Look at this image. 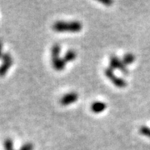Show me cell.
<instances>
[{
    "mask_svg": "<svg viewBox=\"0 0 150 150\" xmlns=\"http://www.w3.org/2000/svg\"><path fill=\"white\" fill-rule=\"evenodd\" d=\"M19 150H33V145L31 143H27L22 146Z\"/></svg>",
    "mask_w": 150,
    "mask_h": 150,
    "instance_id": "cell-12",
    "label": "cell"
},
{
    "mask_svg": "<svg viewBox=\"0 0 150 150\" xmlns=\"http://www.w3.org/2000/svg\"><path fill=\"white\" fill-rule=\"evenodd\" d=\"M106 108H107L106 103L103 102H95L92 103L91 110L95 113H98V112L104 111L106 109Z\"/></svg>",
    "mask_w": 150,
    "mask_h": 150,
    "instance_id": "cell-7",
    "label": "cell"
},
{
    "mask_svg": "<svg viewBox=\"0 0 150 150\" xmlns=\"http://www.w3.org/2000/svg\"><path fill=\"white\" fill-rule=\"evenodd\" d=\"M140 133L143 134V135H144V136H147V137H149L150 138V129L149 127H146V126H143V127H141L139 129Z\"/></svg>",
    "mask_w": 150,
    "mask_h": 150,
    "instance_id": "cell-11",
    "label": "cell"
},
{
    "mask_svg": "<svg viewBox=\"0 0 150 150\" xmlns=\"http://www.w3.org/2000/svg\"><path fill=\"white\" fill-rule=\"evenodd\" d=\"M104 74L106 75V77L108 78L110 81L112 82V83L116 87L118 88H125L127 86V83L126 81L123 80V79L121 78H118L116 75L114 74V72H113V69L112 68H107L106 69L104 70Z\"/></svg>",
    "mask_w": 150,
    "mask_h": 150,
    "instance_id": "cell-3",
    "label": "cell"
},
{
    "mask_svg": "<svg viewBox=\"0 0 150 150\" xmlns=\"http://www.w3.org/2000/svg\"><path fill=\"white\" fill-rule=\"evenodd\" d=\"M83 28V24L79 21L64 22L58 21L54 23L53 29L56 32H79Z\"/></svg>",
    "mask_w": 150,
    "mask_h": 150,
    "instance_id": "cell-1",
    "label": "cell"
},
{
    "mask_svg": "<svg viewBox=\"0 0 150 150\" xmlns=\"http://www.w3.org/2000/svg\"><path fill=\"white\" fill-rule=\"evenodd\" d=\"M76 57H77V54H76V52H75L74 50H69L65 54L64 57L63 59H64V60L65 62H66V64H67L69 62L74 61L76 59Z\"/></svg>",
    "mask_w": 150,
    "mask_h": 150,
    "instance_id": "cell-8",
    "label": "cell"
},
{
    "mask_svg": "<svg viewBox=\"0 0 150 150\" xmlns=\"http://www.w3.org/2000/svg\"><path fill=\"white\" fill-rule=\"evenodd\" d=\"M99 2H100V3H102L103 4H104V5H107V6L111 5V4H112V0H99Z\"/></svg>",
    "mask_w": 150,
    "mask_h": 150,
    "instance_id": "cell-13",
    "label": "cell"
},
{
    "mask_svg": "<svg viewBox=\"0 0 150 150\" xmlns=\"http://www.w3.org/2000/svg\"><path fill=\"white\" fill-rule=\"evenodd\" d=\"M4 146V149L5 150H14L13 149V142L9 138L6 139Z\"/></svg>",
    "mask_w": 150,
    "mask_h": 150,
    "instance_id": "cell-10",
    "label": "cell"
},
{
    "mask_svg": "<svg viewBox=\"0 0 150 150\" xmlns=\"http://www.w3.org/2000/svg\"><path fill=\"white\" fill-rule=\"evenodd\" d=\"M61 52V47L59 44H54L51 49V54H52V64L55 70L57 71H62L64 69L66 62L64 59H61L59 57V54Z\"/></svg>",
    "mask_w": 150,
    "mask_h": 150,
    "instance_id": "cell-2",
    "label": "cell"
},
{
    "mask_svg": "<svg viewBox=\"0 0 150 150\" xmlns=\"http://www.w3.org/2000/svg\"><path fill=\"white\" fill-rule=\"evenodd\" d=\"M110 68H112V69H118L124 74H129V70L126 65L123 64L122 60H120L115 55H112L110 58Z\"/></svg>",
    "mask_w": 150,
    "mask_h": 150,
    "instance_id": "cell-5",
    "label": "cell"
},
{
    "mask_svg": "<svg viewBox=\"0 0 150 150\" xmlns=\"http://www.w3.org/2000/svg\"><path fill=\"white\" fill-rule=\"evenodd\" d=\"M2 50H3V43H2V42L0 41V58H2V56H3Z\"/></svg>",
    "mask_w": 150,
    "mask_h": 150,
    "instance_id": "cell-14",
    "label": "cell"
},
{
    "mask_svg": "<svg viewBox=\"0 0 150 150\" xmlns=\"http://www.w3.org/2000/svg\"><path fill=\"white\" fill-rule=\"evenodd\" d=\"M79 98V95L77 93L75 92H72V93H66L65 95L62 97L60 98V103L63 105V106H67V105H69L73 103H75Z\"/></svg>",
    "mask_w": 150,
    "mask_h": 150,
    "instance_id": "cell-6",
    "label": "cell"
},
{
    "mask_svg": "<svg viewBox=\"0 0 150 150\" xmlns=\"http://www.w3.org/2000/svg\"><path fill=\"white\" fill-rule=\"evenodd\" d=\"M134 60H135V56L133 54H130V53L125 54L123 56V59H122L123 63L125 65H129L132 63H134Z\"/></svg>",
    "mask_w": 150,
    "mask_h": 150,
    "instance_id": "cell-9",
    "label": "cell"
},
{
    "mask_svg": "<svg viewBox=\"0 0 150 150\" xmlns=\"http://www.w3.org/2000/svg\"><path fill=\"white\" fill-rule=\"evenodd\" d=\"M2 60H3V63L0 65V77L5 76L13 64V58L8 53L3 54Z\"/></svg>",
    "mask_w": 150,
    "mask_h": 150,
    "instance_id": "cell-4",
    "label": "cell"
}]
</instances>
